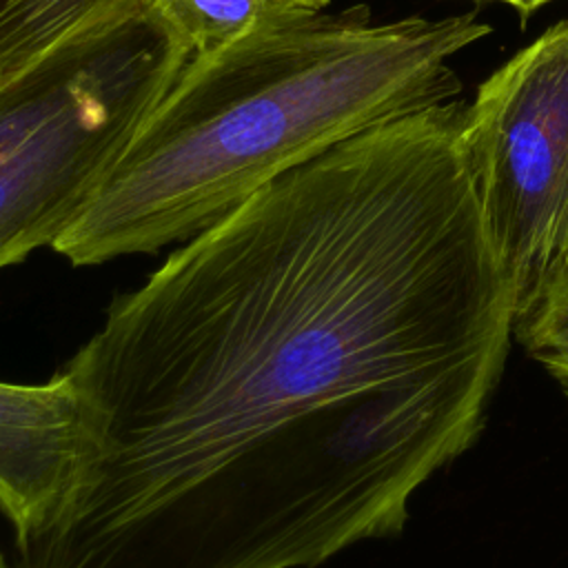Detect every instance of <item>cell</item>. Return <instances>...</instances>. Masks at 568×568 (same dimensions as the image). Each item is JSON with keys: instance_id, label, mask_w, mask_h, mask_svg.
Instances as JSON below:
<instances>
[{"instance_id": "obj_1", "label": "cell", "mask_w": 568, "mask_h": 568, "mask_svg": "<svg viewBox=\"0 0 568 568\" xmlns=\"http://www.w3.org/2000/svg\"><path fill=\"white\" fill-rule=\"evenodd\" d=\"M464 106L284 171L109 302L60 368L71 490L7 568H315L404 530L513 335Z\"/></svg>"}, {"instance_id": "obj_2", "label": "cell", "mask_w": 568, "mask_h": 568, "mask_svg": "<svg viewBox=\"0 0 568 568\" xmlns=\"http://www.w3.org/2000/svg\"><path fill=\"white\" fill-rule=\"evenodd\" d=\"M488 33L473 11L373 24L282 2L191 55L53 251L95 266L186 242L331 146L459 100L448 62Z\"/></svg>"}, {"instance_id": "obj_3", "label": "cell", "mask_w": 568, "mask_h": 568, "mask_svg": "<svg viewBox=\"0 0 568 568\" xmlns=\"http://www.w3.org/2000/svg\"><path fill=\"white\" fill-rule=\"evenodd\" d=\"M191 55L138 0L0 87V271L53 248Z\"/></svg>"}, {"instance_id": "obj_4", "label": "cell", "mask_w": 568, "mask_h": 568, "mask_svg": "<svg viewBox=\"0 0 568 568\" xmlns=\"http://www.w3.org/2000/svg\"><path fill=\"white\" fill-rule=\"evenodd\" d=\"M462 151L515 333L568 284V20L477 89Z\"/></svg>"}, {"instance_id": "obj_5", "label": "cell", "mask_w": 568, "mask_h": 568, "mask_svg": "<svg viewBox=\"0 0 568 568\" xmlns=\"http://www.w3.org/2000/svg\"><path fill=\"white\" fill-rule=\"evenodd\" d=\"M80 457L75 393L62 371L49 382H0V513L13 539L60 513Z\"/></svg>"}, {"instance_id": "obj_6", "label": "cell", "mask_w": 568, "mask_h": 568, "mask_svg": "<svg viewBox=\"0 0 568 568\" xmlns=\"http://www.w3.org/2000/svg\"><path fill=\"white\" fill-rule=\"evenodd\" d=\"M138 0H0V87Z\"/></svg>"}, {"instance_id": "obj_7", "label": "cell", "mask_w": 568, "mask_h": 568, "mask_svg": "<svg viewBox=\"0 0 568 568\" xmlns=\"http://www.w3.org/2000/svg\"><path fill=\"white\" fill-rule=\"evenodd\" d=\"M193 55H209L242 31L264 11L300 0H149Z\"/></svg>"}, {"instance_id": "obj_8", "label": "cell", "mask_w": 568, "mask_h": 568, "mask_svg": "<svg viewBox=\"0 0 568 568\" xmlns=\"http://www.w3.org/2000/svg\"><path fill=\"white\" fill-rule=\"evenodd\" d=\"M513 335L561 384L568 382V284Z\"/></svg>"}, {"instance_id": "obj_9", "label": "cell", "mask_w": 568, "mask_h": 568, "mask_svg": "<svg viewBox=\"0 0 568 568\" xmlns=\"http://www.w3.org/2000/svg\"><path fill=\"white\" fill-rule=\"evenodd\" d=\"M484 2H501V4H508L513 9H517L519 13H530V11H537L539 7L548 4V2H555V0H484Z\"/></svg>"}, {"instance_id": "obj_10", "label": "cell", "mask_w": 568, "mask_h": 568, "mask_svg": "<svg viewBox=\"0 0 568 568\" xmlns=\"http://www.w3.org/2000/svg\"><path fill=\"white\" fill-rule=\"evenodd\" d=\"M302 4H308V7H317V9H324L328 0H300Z\"/></svg>"}, {"instance_id": "obj_11", "label": "cell", "mask_w": 568, "mask_h": 568, "mask_svg": "<svg viewBox=\"0 0 568 568\" xmlns=\"http://www.w3.org/2000/svg\"><path fill=\"white\" fill-rule=\"evenodd\" d=\"M7 564H9V557H7V552L0 548V568H7Z\"/></svg>"}, {"instance_id": "obj_12", "label": "cell", "mask_w": 568, "mask_h": 568, "mask_svg": "<svg viewBox=\"0 0 568 568\" xmlns=\"http://www.w3.org/2000/svg\"><path fill=\"white\" fill-rule=\"evenodd\" d=\"M564 388H566V395H568V382H564Z\"/></svg>"}]
</instances>
